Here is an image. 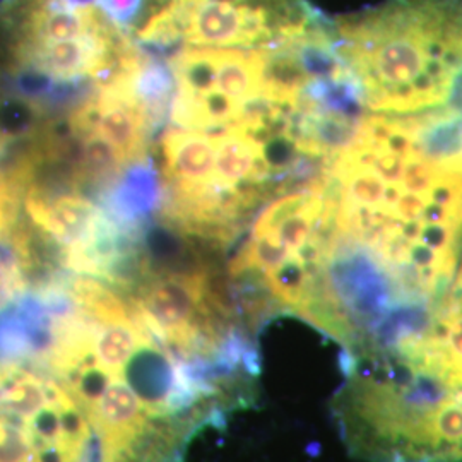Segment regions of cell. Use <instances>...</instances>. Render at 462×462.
Listing matches in <instances>:
<instances>
[{
    "mask_svg": "<svg viewBox=\"0 0 462 462\" xmlns=\"http://www.w3.org/2000/svg\"><path fill=\"white\" fill-rule=\"evenodd\" d=\"M24 362L60 382L97 440V462H180L190 439L244 393L208 379L163 346L122 291L91 282L78 301L64 288Z\"/></svg>",
    "mask_w": 462,
    "mask_h": 462,
    "instance_id": "1",
    "label": "cell"
},
{
    "mask_svg": "<svg viewBox=\"0 0 462 462\" xmlns=\"http://www.w3.org/2000/svg\"><path fill=\"white\" fill-rule=\"evenodd\" d=\"M336 36L374 112L444 108L462 74V0H391Z\"/></svg>",
    "mask_w": 462,
    "mask_h": 462,
    "instance_id": "2",
    "label": "cell"
},
{
    "mask_svg": "<svg viewBox=\"0 0 462 462\" xmlns=\"http://www.w3.org/2000/svg\"><path fill=\"white\" fill-rule=\"evenodd\" d=\"M0 462H97L81 408L32 362L0 358Z\"/></svg>",
    "mask_w": 462,
    "mask_h": 462,
    "instance_id": "3",
    "label": "cell"
},
{
    "mask_svg": "<svg viewBox=\"0 0 462 462\" xmlns=\"http://www.w3.org/2000/svg\"><path fill=\"white\" fill-rule=\"evenodd\" d=\"M125 32L114 24L98 33L53 42H19L14 49L17 67H32L53 79L70 81L98 78L114 64Z\"/></svg>",
    "mask_w": 462,
    "mask_h": 462,
    "instance_id": "4",
    "label": "cell"
},
{
    "mask_svg": "<svg viewBox=\"0 0 462 462\" xmlns=\"http://www.w3.org/2000/svg\"><path fill=\"white\" fill-rule=\"evenodd\" d=\"M165 183L154 160L148 156L125 166L97 202L122 230L143 233L154 215H160Z\"/></svg>",
    "mask_w": 462,
    "mask_h": 462,
    "instance_id": "5",
    "label": "cell"
},
{
    "mask_svg": "<svg viewBox=\"0 0 462 462\" xmlns=\"http://www.w3.org/2000/svg\"><path fill=\"white\" fill-rule=\"evenodd\" d=\"M112 23L98 7L86 11H69L49 0H34L24 17L19 42H53L98 33Z\"/></svg>",
    "mask_w": 462,
    "mask_h": 462,
    "instance_id": "6",
    "label": "cell"
},
{
    "mask_svg": "<svg viewBox=\"0 0 462 462\" xmlns=\"http://www.w3.org/2000/svg\"><path fill=\"white\" fill-rule=\"evenodd\" d=\"M129 88L134 99L148 118L152 135L160 133L170 118L177 93V79L171 64L144 53L141 64L129 79Z\"/></svg>",
    "mask_w": 462,
    "mask_h": 462,
    "instance_id": "7",
    "label": "cell"
},
{
    "mask_svg": "<svg viewBox=\"0 0 462 462\" xmlns=\"http://www.w3.org/2000/svg\"><path fill=\"white\" fill-rule=\"evenodd\" d=\"M146 0H98V9L114 26L127 32L139 17Z\"/></svg>",
    "mask_w": 462,
    "mask_h": 462,
    "instance_id": "8",
    "label": "cell"
}]
</instances>
